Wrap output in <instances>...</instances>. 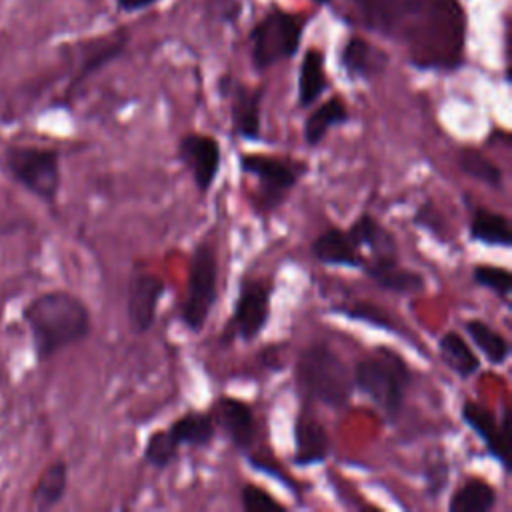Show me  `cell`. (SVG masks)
<instances>
[{
    "instance_id": "cell-1",
    "label": "cell",
    "mask_w": 512,
    "mask_h": 512,
    "mask_svg": "<svg viewBox=\"0 0 512 512\" xmlns=\"http://www.w3.org/2000/svg\"><path fill=\"white\" fill-rule=\"evenodd\" d=\"M32 350L38 362H48L62 350L84 342L92 330L86 302L68 290H46L22 308Z\"/></svg>"
},
{
    "instance_id": "cell-2",
    "label": "cell",
    "mask_w": 512,
    "mask_h": 512,
    "mask_svg": "<svg viewBox=\"0 0 512 512\" xmlns=\"http://www.w3.org/2000/svg\"><path fill=\"white\" fill-rule=\"evenodd\" d=\"M294 376L306 400L332 410L346 408L354 390L352 368L324 342H314L298 352Z\"/></svg>"
},
{
    "instance_id": "cell-3",
    "label": "cell",
    "mask_w": 512,
    "mask_h": 512,
    "mask_svg": "<svg viewBox=\"0 0 512 512\" xmlns=\"http://www.w3.org/2000/svg\"><path fill=\"white\" fill-rule=\"evenodd\" d=\"M352 376L354 388L368 396L388 422H394L402 412L412 382V372L406 360L392 348L378 346L354 364Z\"/></svg>"
},
{
    "instance_id": "cell-4",
    "label": "cell",
    "mask_w": 512,
    "mask_h": 512,
    "mask_svg": "<svg viewBox=\"0 0 512 512\" xmlns=\"http://www.w3.org/2000/svg\"><path fill=\"white\" fill-rule=\"evenodd\" d=\"M0 168L12 182L44 204H54L58 200L62 164L56 148L18 142L4 144L0 150Z\"/></svg>"
},
{
    "instance_id": "cell-5",
    "label": "cell",
    "mask_w": 512,
    "mask_h": 512,
    "mask_svg": "<svg viewBox=\"0 0 512 512\" xmlns=\"http://www.w3.org/2000/svg\"><path fill=\"white\" fill-rule=\"evenodd\" d=\"M304 20L292 12L272 8L250 30V56L256 70H266L292 58L302 40Z\"/></svg>"
},
{
    "instance_id": "cell-6",
    "label": "cell",
    "mask_w": 512,
    "mask_h": 512,
    "mask_svg": "<svg viewBox=\"0 0 512 512\" xmlns=\"http://www.w3.org/2000/svg\"><path fill=\"white\" fill-rule=\"evenodd\" d=\"M218 296V262L216 250L208 238H204L190 256L186 294L180 308V322L190 332H200L212 312Z\"/></svg>"
},
{
    "instance_id": "cell-7",
    "label": "cell",
    "mask_w": 512,
    "mask_h": 512,
    "mask_svg": "<svg viewBox=\"0 0 512 512\" xmlns=\"http://www.w3.org/2000/svg\"><path fill=\"white\" fill-rule=\"evenodd\" d=\"M240 170L256 180L254 210L274 212L300 182L306 164L268 154H242Z\"/></svg>"
},
{
    "instance_id": "cell-8",
    "label": "cell",
    "mask_w": 512,
    "mask_h": 512,
    "mask_svg": "<svg viewBox=\"0 0 512 512\" xmlns=\"http://www.w3.org/2000/svg\"><path fill=\"white\" fill-rule=\"evenodd\" d=\"M270 292L272 288L264 280H242L230 318V328L234 330V336L246 342L260 336L270 318Z\"/></svg>"
},
{
    "instance_id": "cell-9",
    "label": "cell",
    "mask_w": 512,
    "mask_h": 512,
    "mask_svg": "<svg viewBox=\"0 0 512 512\" xmlns=\"http://www.w3.org/2000/svg\"><path fill=\"white\" fill-rule=\"evenodd\" d=\"M178 160L190 172L196 188L208 192L218 178L222 150L214 136L188 132L178 140Z\"/></svg>"
},
{
    "instance_id": "cell-10",
    "label": "cell",
    "mask_w": 512,
    "mask_h": 512,
    "mask_svg": "<svg viewBox=\"0 0 512 512\" xmlns=\"http://www.w3.org/2000/svg\"><path fill=\"white\" fill-rule=\"evenodd\" d=\"M220 88L222 94L230 100L232 132L246 142L260 140L262 88L244 86L242 82H236L230 76H224L220 80Z\"/></svg>"
},
{
    "instance_id": "cell-11",
    "label": "cell",
    "mask_w": 512,
    "mask_h": 512,
    "mask_svg": "<svg viewBox=\"0 0 512 512\" xmlns=\"http://www.w3.org/2000/svg\"><path fill=\"white\" fill-rule=\"evenodd\" d=\"M164 294V282L150 272H134L126 290V314L130 328L144 334L152 328L158 312V302Z\"/></svg>"
},
{
    "instance_id": "cell-12",
    "label": "cell",
    "mask_w": 512,
    "mask_h": 512,
    "mask_svg": "<svg viewBox=\"0 0 512 512\" xmlns=\"http://www.w3.org/2000/svg\"><path fill=\"white\" fill-rule=\"evenodd\" d=\"M462 422L476 432V436L484 442L486 450L492 458L498 460V464L508 470V458H506V444H508V412H502L500 424L494 416V412L478 402L466 400L460 408Z\"/></svg>"
},
{
    "instance_id": "cell-13",
    "label": "cell",
    "mask_w": 512,
    "mask_h": 512,
    "mask_svg": "<svg viewBox=\"0 0 512 512\" xmlns=\"http://www.w3.org/2000/svg\"><path fill=\"white\" fill-rule=\"evenodd\" d=\"M212 418L238 450H248L256 438V420L250 404L234 396H220L214 402Z\"/></svg>"
},
{
    "instance_id": "cell-14",
    "label": "cell",
    "mask_w": 512,
    "mask_h": 512,
    "mask_svg": "<svg viewBox=\"0 0 512 512\" xmlns=\"http://www.w3.org/2000/svg\"><path fill=\"white\" fill-rule=\"evenodd\" d=\"M330 454V436L324 424L304 408L294 422V464L312 466L320 464Z\"/></svg>"
},
{
    "instance_id": "cell-15",
    "label": "cell",
    "mask_w": 512,
    "mask_h": 512,
    "mask_svg": "<svg viewBox=\"0 0 512 512\" xmlns=\"http://www.w3.org/2000/svg\"><path fill=\"white\" fill-rule=\"evenodd\" d=\"M310 254L316 262L324 266H340V268H362L366 256L350 238L348 230L328 228L318 234L310 244Z\"/></svg>"
},
{
    "instance_id": "cell-16",
    "label": "cell",
    "mask_w": 512,
    "mask_h": 512,
    "mask_svg": "<svg viewBox=\"0 0 512 512\" xmlns=\"http://www.w3.org/2000/svg\"><path fill=\"white\" fill-rule=\"evenodd\" d=\"M354 244L360 248V252L368 258L366 260H394L398 258V244L394 234L380 224L372 214L364 212L360 214L350 228H346Z\"/></svg>"
},
{
    "instance_id": "cell-17",
    "label": "cell",
    "mask_w": 512,
    "mask_h": 512,
    "mask_svg": "<svg viewBox=\"0 0 512 512\" xmlns=\"http://www.w3.org/2000/svg\"><path fill=\"white\" fill-rule=\"evenodd\" d=\"M378 288L394 294H416L426 288V280L418 270L404 268L394 260H366L360 268Z\"/></svg>"
},
{
    "instance_id": "cell-18",
    "label": "cell",
    "mask_w": 512,
    "mask_h": 512,
    "mask_svg": "<svg viewBox=\"0 0 512 512\" xmlns=\"http://www.w3.org/2000/svg\"><path fill=\"white\" fill-rule=\"evenodd\" d=\"M68 490V464L64 460H52L38 476L32 494L30 506L38 512L56 508Z\"/></svg>"
},
{
    "instance_id": "cell-19",
    "label": "cell",
    "mask_w": 512,
    "mask_h": 512,
    "mask_svg": "<svg viewBox=\"0 0 512 512\" xmlns=\"http://www.w3.org/2000/svg\"><path fill=\"white\" fill-rule=\"evenodd\" d=\"M166 430L178 446L204 448L212 444L216 436V422L212 418V412L188 410L178 420H174Z\"/></svg>"
},
{
    "instance_id": "cell-20",
    "label": "cell",
    "mask_w": 512,
    "mask_h": 512,
    "mask_svg": "<svg viewBox=\"0 0 512 512\" xmlns=\"http://www.w3.org/2000/svg\"><path fill=\"white\" fill-rule=\"evenodd\" d=\"M328 88L326 76V58L322 50L308 48L302 56L298 70V106H312Z\"/></svg>"
},
{
    "instance_id": "cell-21",
    "label": "cell",
    "mask_w": 512,
    "mask_h": 512,
    "mask_svg": "<svg viewBox=\"0 0 512 512\" xmlns=\"http://www.w3.org/2000/svg\"><path fill=\"white\" fill-rule=\"evenodd\" d=\"M350 120V112H348V106L346 102L336 94L332 98H328L326 102H322L318 108H314L306 120H304V128H302V134H304V140L308 146H318L326 134L330 132V128L334 126H342Z\"/></svg>"
},
{
    "instance_id": "cell-22",
    "label": "cell",
    "mask_w": 512,
    "mask_h": 512,
    "mask_svg": "<svg viewBox=\"0 0 512 512\" xmlns=\"http://www.w3.org/2000/svg\"><path fill=\"white\" fill-rule=\"evenodd\" d=\"M468 232H470V238L474 242H480V244H486V246L508 248L512 244L510 220L504 214L492 212L484 206H474L472 208V218H470Z\"/></svg>"
},
{
    "instance_id": "cell-23",
    "label": "cell",
    "mask_w": 512,
    "mask_h": 512,
    "mask_svg": "<svg viewBox=\"0 0 512 512\" xmlns=\"http://www.w3.org/2000/svg\"><path fill=\"white\" fill-rule=\"evenodd\" d=\"M340 66L348 78H370L382 68V54H378L364 38L352 36L340 50Z\"/></svg>"
},
{
    "instance_id": "cell-24",
    "label": "cell",
    "mask_w": 512,
    "mask_h": 512,
    "mask_svg": "<svg viewBox=\"0 0 512 512\" xmlns=\"http://www.w3.org/2000/svg\"><path fill=\"white\" fill-rule=\"evenodd\" d=\"M496 506V490L484 478H466L450 496V512H488Z\"/></svg>"
},
{
    "instance_id": "cell-25",
    "label": "cell",
    "mask_w": 512,
    "mask_h": 512,
    "mask_svg": "<svg viewBox=\"0 0 512 512\" xmlns=\"http://www.w3.org/2000/svg\"><path fill=\"white\" fill-rule=\"evenodd\" d=\"M438 354L442 362L460 378H470L480 368V358L470 344L454 330H448L438 340Z\"/></svg>"
},
{
    "instance_id": "cell-26",
    "label": "cell",
    "mask_w": 512,
    "mask_h": 512,
    "mask_svg": "<svg viewBox=\"0 0 512 512\" xmlns=\"http://www.w3.org/2000/svg\"><path fill=\"white\" fill-rule=\"evenodd\" d=\"M464 332L492 366H502L508 360L510 356L508 340L484 320L468 318L464 322Z\"/></svg>"
},
{
    "instance_id": "cell-27",
    "label": "cell",
    "mask_w": 512,
    "mask_h": 512,
    "mask_svg": "<svg viewBox=\"0 0 512 512\" xmlns=\"http://www.w3.org/2000/svg\"><path fill=\"white\" fill-rule=\"evenodd\" d=\"M126 34H120L118 38H112L110 42H104L100 44L98 48H94L90 54L84 56V60L80 62L74 78L70 80V86L66 90V96H72L92 74H96L98 70H102L106 64L114 62L126 48Z\"/></svg>"
},
{
    "instance_id": "cell-28",
    "label": "cell",
    "mask_w": 512,
    "mask_h": 512,
    "mask_svg": "<svg viewBox=\"0 0 512 512\" xmlns=\"http://www.w3.org/2000/svg\"><path fill=\"white\" fill-rule=\"evenodd\" d=\"M458 166L464 174L470 178L500 190L504 184V172L498 164H494L486 154H482L478 148H462L458 152Z\"/></svg>"
},
{
    "instance_id": "cell-29",
    "label": "cell",
    "mask_w": 512,
    "mask_h": 512,
    "mask_svg": "<svg viewBox=\"0 0 512 512\" xmlns=\"http://www.w3.org/2000/svg\"><path fill=\"white\" fill-rule=\"evenodd\" d=\"M178 450H180V446L172 440L168 430L162 428V430H154L148 436V440L144 444V454L142 456H144L146 464L162 470V468L170 466L176 460Z\"/></svg>"
},
{
    "instance_id": "cell-30",
    "label": "cell",
    "mask_w": 512,
    "mask_h": 512,
    "mask_svg": "<svg viewBox=\"0 0 512 512\" xmlns=\"http://www.w3.org/2000/svg\"><path fill=\"white\" fill-rule=\"evenodd\" d=\"M472 280L494 292L498 298H502L504 302L508 300L510 292H512V274L508 268L502 266H492V264H476L472 268Z\"/></svg>"
},
{
    "instance_id": "cell-31",
    "label": "cell",
    "mask_w": 512,
    "mask_h": 512,
    "mask_svg": "<svg viewBox=\"0 0 512 512\" xmlns=\"http://www.w3.org/2000/svg\"><path fill=\"white\" fill-rule=\"evenodd\" d=\"M240 504L244 512H284L286 506L278 502L268 490L246 482L240 490Z\"/></svg>"
},
{
    "instance_id": "cell-32",
    "label": "cell",
    "mask_w": 512,
    "mask_h": 512,
    "mask_svg": "<svg viewBox=\"0 0 512 512\" xmlns=\"http://www.w3.org/2000/svg\"><path fill=\"white\" fill-rule=\"evenodd\" d=\"M338 312L344 314L346 318H352V320H362V322L386 328V330H394L386 312H382L380 308H376L372 304H366V302H358V304H352L348 308H338Z\"/></svg>"
},
{
    "instance_id": "cell-33",
    "label": "cell",
    "mask_w": 512,
    "mask_h": 512,
    "mask_svg": "<svg viewBox=\"0 0 512 512\" xmlns=\"http://www.w3.org/2000/svg\"><path fill=\"white\" fill-rule=\"evenodd\" d=\"M448 474H450V466H448V462L442 456H438V458H434L432 462L426 464L424 478H426V494H428V498H436L446 488Z\"/></svg>"
},
{
    "instance_id": "cell-34",
    "label": "cell",
    "mask_w": 512,
    "mask_h": 512,
    "mask_svg": "<svg viewBox=\"0 0 512 512\" xmlns=\"http://www.w3.org/2000/svg\"><path fill=\"white\" fill-rule=\"evenodd\" d=\"M414 222H416L418 226L426 228L428 232H432V234H434V236H438V238H442V236H444V234H442L444 220H442L440 212L436 210V206H434V204H430V202H424V204H420V206H418L416 216H414Z\"/></svg>"
},
{
    "instance_id": "cell-35",
    "label": "cell",
    "mask_w": 512,
    "mask_h": 512,
    "mask_svg": "<svg viewBox=\"0 0 512 512\" xmlns=\"http://www.w3.org/2000/svg\"><path fill=\"white\" fill-rule=\"evenodd\" d=\"M156 2H160V0H116V6L122 12H138V10L154 6Z\"/></svg>"
},
{
    "instance_id": "cell-36",
    "label": "cell",
    "mask_w": 512,
    "mask_h": 512,
    "mask_svg": "<svg viewBox=\"0 0 512 512\" xmlns=\"http://www.w3.org/2000/svg\"><path fill=\"white\" fill-rule=\"evenodd\" d=\"M314 4H320V6H324V4H330L332 0H312Z\"/></svg>"
}]
</instances>
